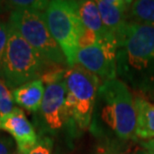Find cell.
<instances>
[{
  "mask_svg": "<svg viewBox=\"0 0 154 154\" xmlns=\"http://www.w3.org/2000/svg\"><path fill=\"white\" fill-rule=\"evenodd\" d=\"M0 130L11 135L17 150L23 154H28L38 142L34 128L20 108L15 107L10 113L0 116Z\"/></svg>",
  "mask_w": 154,
  "mask_h": 154,
  "instance_id": "cell-9",
  "label": "cell"
},
{
  "mask_svg": "<svg viewBox=\"0 0 154 154\" xmlns=\"http://www.w3.org/2000/svg\"><path fill=\"white\" fill-rule=\"evenodd\" d=\"M135 154H153L148 150H146L145 148H143V147H137V150H136V153Z\"/></svg>",
  "mask_w": 154,
  "mask_h": 154,
  "instance_id": "cell-22",
  "label": "cell"
},
{
  "mask_svg": "<svg viewBox=\"0 0 154 154\" xmlns=\"http://www.w3.org/2000/svg\"><path fill=\"white\" fill-rule=\"evenodd\" d=\"M45 64L38 52L9 24L8 41L0 71L6 85L15 89L33 81L42 73Z\"/></svg>",
  "mask_w": 154,
  "mask_h": 154,
  "instance_id": "cell-3",
  "label": "cell"
},
{
  "mask_svg": "<svg viewBox=\"0 0 154 154\" xmlns=\"http://www.w3.org/2000/svg\"><path fill=\"white\" fill-rule=\"evenodd\" d=\"M28 154H52V141L49 138L38 140L37 144L30 150Z\"/></svg>",
  "mask_w": 154,
  "mask_h": 154,
  "instance_id": "cell-19",
  "label": "cell"
},
{
  "mask_svg": "<svg viewBox=\"0 0 154 154\" xmlns=\"http://www.w3.org/2000/svg\"><path fill=\"white\" fill-rule=\"evenodd\" d=\"M116 42L118 79L141 96L154 97V27L130 21Z\"/></svg>",
  "mask_w": 154,
  "mask_h": 154,
  "instance_id": "cell-1",
  "label": "cell"
},
{
  "mask_svg": "<svg viewBox=\"0 0 154 154\" xmlns=\"http://www.w3.org/2000/svg\"><path fill=\"white\" fill-rule=\"evenodd\" d=\"M8 32H9V24L0 21V71H1L3 57H4L6 45H7V41H8Z\"/></svg>",
  "mask_w": 154,
  "mask_h": 154,
  "instance_id": "cell-18",
  "label": "cell"
},
{
  "mask_svg": "<svg viewBox=\"0 0 154 154\" xmlns=\"http://www.w3.org/2000/svg\"><path fill=\"white\" fill-rule=\"evenodd\" d=\"M137 147L124 145V143L106 142L105 145L99 146L93 154H135Z\"/></svg>",
  "mask_w": 154,
  "mask_h": 154,
  "instance_id": "cell-16",
  "label": "cell"
},
{
  "mask_svg": "<svg viewBox=\"0 0 154 154\" xmlns=\"http://www.w3.org/2000/svg\"><path fill=\"white\" fill-rule=\"evenodd\" d=\"M64 81L68 119L79 129L85 130L91 125L98 89L102 81L78 64L65 70Z\"/></svg>",
  "mask_w": 154,
  "mask_h": 154,
  "instance_id": "cell-4",
  "label": "cell"
},
{
  "mask_svg": "<svg viewBox=\"0 0 154 154\" xmlns=\"http://www.w3.org/2000/svg\"><path fill=\"white\" fill-rule=\"evenodd\" d=\"M141 147H143V148H145L146 150L154 154V138L147 140L145 142H141Z\"/></svg>",
  "mask_w": 154,
  "mask_h": 154,
  "instance_id": "cell-21",
  "label": "cell"
},
{
  "mask_svg": "<svg viewBox=\"0 0 154 154\" xmlns=\"http://www.w3.org/2000/svg\"><path fill=\"white\" fill-rule=\"evenodd\" d=\"M16 149V143L11 138L0 137V154H12Z\"/></svg>",
  "mask_w": 154,
  "mask_h": 154,
  "instance_id": "cell-20",
  "label": "cell"
},
{
  "mask_svg": "<svg viewBox=\"0 0 154 154\" xmlns=\"http://www.w3.org/2000/svg\"><path fill=\"white\" fill-rule=\"evenodd\" d=\"M76 5L80 20L85 29L93 32L99 39L111 35L104 26L96 1H76Z\"/></svg>",
  "mask_w": 154,
  "mask_h": 154,
  "instance_id": "cell-13",
  "label": "cell"
},
{
  "mask_svg": "<svg viewBox=\"0 0 154 154\" xmlns=\"http://www.w3.org/2000/svg\"><path fill=\"white\" fill-rule=\"evenodd\" d=\"M133 22L154 27V0H136L130 6Z\"/></svg>",
  "mask_w": 154,
  "mask_h": 154,
  "instance_id": "cell-14",
  "label": "cell"
},
{
  "mask_svg": "<svg viewBox=\"0 0 154 154\" xmlns=\"http://www.w3.org/2000/svg\"><path fill=\"white\" fill-rule=\"evenodd\" d=\"M10 25L35 49L46 62L67 64L59 45L52 37L43 12L16 9L9 18Z\"/></svg>",
  "mask_w": 154,
  "mask_h": 154,
  "instance_id": "cell-6",
  "label": "cell"
},
{
  "mask_svg": "<svg viewBox=\"0 0 154 154\" xmlns=\"http://www.w3.org/2000/svg\"><path fill=\"white\" fill-rule=\"evenodd\" d=\"M6 4L16 9H23V10H34L44 12L46 7L48 6L49 1H42V0H13V1H7Z\"/></svg>",
  "mask_w": 154,
  "mask_h": 154,
  "instance_id": "cell-17",
  "label": "cell"
},
{
  "mask_svg": "<svg viewBox=\"0 0 154 154\" xmlns=\"http://www.w3.org/2000/svg\"><path fill=\"white\" fill-rule=\"evenodd\" d=\"M117 42L112 35L98 39L94 44L79 48L76 64L106 82L117 78Z\"/></svg>",
  "mask_w": 154,
  "mask_h": 154,
  "instance_id": "cell-7",
  "label": "cell"
},
{
  "mask_svg": "<svg viewBox=\"0 0 154 154\" xmlns=\"http://www.w3.org/2000/svg\"><path fill=\"white\" fill-rule=\"evenodd\" d=\"M45 86L41 79L27 82L12 90L14 103L29 112H36L41 107Z\"/></svg>",
  "mask_w": 154,
  "mask_h": 154,
  "instance_id": "cell-11",
  "label": "cell"
},
{
  "mask_svg": "<svg viewBox=\"0 0 154 154\" xmlns=\"http://www.w3.org/2000/svg\"><path fill=\"white\" fill-rule=\"evenodd\" d=\"M136 110L135 139L150 140L154 138V104L141 95L134 97Z\"/></svg>",
  "mask_w": 154,
  "mask_h": 154,
  "instance_id": "cell-12",
  "label": "cell"
},
{
  "mask_svg": "<svg viewBox=\"0 0 154 154\" xmlns=\"http://www.w3.org/2000/svg\"><path fill=\"white\" fill-rule=\"evenodd\" d=\"M104 26L109 34L116 39L117 34L130 21V6L128 0H98L96 1Z\"/></svg>",
  "mask_w": 154,
  "mask_h": 154,
  "instance_id": "cell-10",
  "label": "cell"
},
{
  "mask_svg": "<svg viewBox=\"0 0 154 154\" xmlns=\"http://www.w3.org/2000/svg\"><path fill=\"white\" fill-rule=\"evenodd\" d=\"M2 7H3V2L0 1V13L2 12Z\"/></svg>",
  "mask_w": 154,
  "mask_h": 154,
  "instance_id": "cell-23",
  "label": "cell"
},
{
  "mask_svg": "<svg viewBox=\"0 0 154 154\" xmlns=\"http://www.w3.org/2000/svg\"><path fill=\"white\" fill-rule=\"evenodd\" d=\"M40 112L46 125L57 130L63 127L68 119L66 109V85L64 78L45 86Z\"/></svg>",
  "mask_w": 154,
  "mask_h": 154,
  "instance_id": "cell-8",
  "label": "cell"
},
{
  "mask_svg": "<svg viewBox=\"0 0 154 154\" xmlns=\"http://www.w3.org/2000/svg\"><path fill=\"white\" fill-rule=\"evenodd\" d=\"M136 110L130 89L118 78L103 82L98 89L90 128L106 142L135 139Z\"/></svg>",
  "mask_w": 154,
  "mask_h": 154,
  "instance_id": "cell-2",
  "label": "cell"
},
{
  "mask_svg": "<svg viewBox=\"0 0 154 154\" xmlns=\"http://www.w3.org/2000/svg\"><path fill=\"white\" fill-rule=\"evenodd\" d=\"M14 108L12 91H10L6 83L0 79V116L8 114Z\"/></svg>",
  "mask_w": 154,
  "mask_h": 154,
  "instance_id": "cell-15",
  "label": "cell"
},
{
  "mask_svg": "<svg viewBox=\"0 0 154 154\" xmlns=\"http://www.w3.org/2000/svg\"><path fill=\"white\" fill-rule=\"evenodd\" d=\"M43 14L52 37L62 50L67 64L72 67L76 64L79 39L83 31L76 1H49Z\"/></svg>",
  "mask_w": 154,
  "mask_h": 154,
  "instance_id": "cell-5",
  "label": "cell"
},
{
  "mask_svg": "<svg viewBox=\"0 0 154 154\" xmlns=\"http://www.w3.org/2000/svg\"><path fill=\"white\" fill-rule=\"evenodd\" d=\"M12 154H23V153H21V152L19 151V150H17V149H16V150H15V151H14L13 153H12Z\"/></svg>",
  "mask_w": 154,
  "mask_h": 154,
  "instance_id": "cell-24",
  "label": "cell"
}]
</instances>
